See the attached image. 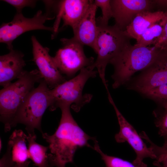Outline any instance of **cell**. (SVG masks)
Listing matches in <instances>:
<instances>
[{
  "instance_id": "f1b7e54d",
  "label": "cell",
  "mask_w": 167,
  "mask_h": 167,
  "mask_svg": "<svg viewBox=\"0 0 167 167\" xmlns=\"http://www.w3.org/2000/svg\"><path fill=\"white\" fill-rule=\"evenodd\" d=\"M30 161H28L22 164H16L15 167H28Z\"/></svg>"
},
{
  "instance_id": "7c38bea8",
  "label": "cell",
  "mask_w": 167,
  "mask_h": 167,
  "mask_svg": "<svg viewBox=\"0 0 167 167\" xmlns=\"http://www.w3.org/2000/svg\"><path fill=\"white\" fill-rule=\"evenodd\" d=\"M92 0H64L56 1L54 11L57 19L53 27L55 32L58 31V22L61 19L63 22L62 27L69 26L74 28L86 14Z\"/></svg>"
},
{
  "instance_id": "cb8c5ba5",
  "label": "cell",
  "mask_w": 167,
  "mask_h": 167,
  "mask_svg": "<svg viewBox=\"0 0 167 167\" xmlns=\"http://www.w3.org/2000/svg\"><path fill=\"white\" fill-rule=\"evenodd\" d=\"M142 94L157 103L167 101V84L147 91Z\"/></svg>"
},
{
  "instance_id": "7402d4cb",
  "label": "cell",
  "mask_w": 167,
  "mask_h": 167,
  "mask_svg": "<svg viewBox=\"0 0 167 167\" xmlns=\"http://www.w3.org/2000/svg\"><path fill=\"white\" fill-rule=\"evenodd\" d=\"M110 0H95L94 3L100 7L102 11V15L96 19L97 26H104L108 25L109 20L113 17V13L110 3Z\"/></svg>"
},
{
  "instance_id": "83f0119b",
  "label": "cell",
  "mask_w": 167,
  "mask_h": 167,
  "mask_svg": "<svg viewBox=\"0 0 167 167\" xmlns=\"http://www.w3.org/2000/svg\"><path fill=\"white\" fill-rule=\"evenodd\" d=\"M154 5L163 10L167 9V0H153Z\"/></svg>"
},
{
  "instance_id": "3957f363",
  "label": "cell",
  "mask_w": 167,
  "mask_h": 167,
  "mask_svg": "<svg viewBox=\"0 0 167 167\" xmlns=\"http://www.w3.org/2000/svg\"><path fill=\"white\" fill-rule=\"evenodd\" d=\"M43 78L38 70L24 71L17 81L3 87L0 91V121L4 125L5 131L13 127L16 113L21 103L34 88L35 83Z\"/></svg>"
},
{
  "instance_id": "e0dca14e",
  "label": "cell",
  "mask_w": 167,
  "mask_h": 167,
  "mask_svg": "<svg viewBox=\"0 0 167 167\" xmlns=\"http://www.w3.org/2000/svg\"><path fill=\"white\" fill-rule=\"evenodd\" d=\"M27 135L21 130H15L10 137L8 144L11 148L13 161L16 164L24 163L30 159L26 145Z\"/></svg>"
},
{
  "instance_id": "5bb4252c",
  "label": "cell",
  "mask_w": 167,
  "mask_h": 167,
  "mask_svg": "<svg viewBox=\"0 0 167 167\" xmlns=\"http://www.w3.org/2000/svg\"><path fill=\"white\" fill-rule=\"evenodd\" d=\"M97 8L93 0L85 15L73 29V38L83 45L91 47L94 51L98 32L96 18Z\"/></svg>"
},
{
  "instance_id": "484cf974",
  "label": "cell",
  "mask_w": 167,
  "mask_h": 167,
  "mask_svg": "<svg viewBox=\"0 0 167 167\" xmlns=\"http://www.w3.org/2000/svg\"><path fill=\"white\" fill-rule=\"evenodd\" d=\"M153 46L167 51V19L163 26L162 34Z\"/></svg>"
},
{
  "instance_id": "52a82bcc",
  "label": "cell",
  "mask_w": 167,
  "mask_h": 167,
  "mask_svg": "<svg viewBox=\"0 0 167 167\" xmlns=\"http://www.w3.org/2000/svg\"><path fill=\"white\" fill-rule=\"evenodd\" d=\"M60 41L62 47L56 52L53 59L62 75L69 78L74 77L78 71L92 66L94 62L93 57L85 55L84 45L73 37L62 38Z\"/></svg>"
},
{
  "instance_id": "ffe728a7",
  "label": "cell",
  "mask_w": 167,
  "mask_h": 167,
  "mask_svg": "<svg viewBox=\"0 0 167 167\" xmlns=\"http://www.w3.org/2000/svg\"><path fill=\"white\" fill-rule=\"evenodd\" d=\"M165 22L155 24L148 28L140 35L135 45L143 47L154 45L161 35Z\"/></svg>"
},
{
  "instance_id": "8992f818",
  "label": "cell",
  "mask_w": 167,
  "mask_h": 167,
  "mask_svg": "<svg viewBox=\"0 0 167 167\" xmlns=\"http://www.w3.org/2000/svg\"><path fill=\"white\" fill-rule=\"evenodd\" d=\"M50 90L46 82L42 79L20 105L15 115L13 127L18 124H22L25 126L28 134L34 132L35 129H36L42 134V118L51 104Z\"/></svg>"
},
{
  "instance_id": "603a6c76",
  "label": "cell",
  "mask_w": 167,
  "mask_h": 167,
  "mask_svg": "<svg viewBox=\"0 0 167 167\" xmlns=\"http://www.w3.org/2000/svg\"><path fill=\"white\" fill-rule=\"evenodd\" d=\"M147 143L156 156L153 164L157 167H167V147L159 146L150 139L148 140Z\"/></svg>"
},
{
  "instance_id": "7a4b0ae2",
  "label": "cell",
  "mask_w": 167,
  "mask_h": 167,
  "mask_svg": "<svg viewBox=\"0 0 167 167\" xmlns=\"http://www.w3.org/2000/svg\"><path fill=\"white\" fill-rule=\"evenodd\" d=\"M167 55V51L156 47L131 45L112 59L109 63L114 67L112 87L117 88L125 84L135 72L144 70Z\"/></svg>"
},
{
  "instance_id": "4fadbf2b",
  "label": "cell",
  "mask_w": 167,
  "mask_h": 167,
  "mask_svg": "<svg viewBox=\"0 0 167 167\" xmlns=\"http://www.w3.org/2000/svg\"><path fill=\"white\" fill-rule=\"evenodd\" d=\"M128 88L141 93L167 84V55L144 70Z\"/></svg>"
},
{
  "instance_id": "9c48e42d",
  "label": "cell",
  "mask_w": 167,
  "mask_h": 167,
  "mask_svg": "<svg viewBox=\"0 0 167 167\" xmlns=\"http://www.w3.org/2000/svg\"><path fill=\"white\" fill-rule=\"evenodd\" d=\"M109 101L113 106L119 125V132L115 135V139L118 143L126 142L135 151L136 156L132 162L139 164L147 158L156 159V156L151 150L143 141L133 126L128 122L119 110L111 95L107 91Z\"/></svg>"
},
{
  "instance_id": "9a60e30c",
  "label": "cell",
  "mask_w": 167,
  "mask_h": 167,
  "mask_svg": "<svg viewBox=\"0 0 167 167\" xmlns=\"http://www.w3.org/2000/svg\"><path fill=\"white\" fill-rule=\"evenodd\" d=\"M24 55L21 51L13 49L0 56V85L3 87L18 79L24 71L26 65Z\"/></svg>"
},
{
  "instance_id": "4316f807",
  "label": "cell",
  "mask_w": 167,
  "mask_h": 167,
  "mask_svg": "<svg viewBox=\"0 0 167 167\" xmlns=\"http://www.w3.org/2000/svg\"><path fill=\"white\" fill-rule=\"evenodd\" d=\"M15 164L12 159L10 147L7 144L6 152L0 159V167H15Z\"/></svg>"
},
{
  "instance_id": "ac0fdd59",
  "label": "cell",
  "mask_w": 167,
  "mask_h": 167,
  "mask_svg": "<svg viewBox=\"0 0 167 167\" xmlns=\"http://www.w3.org/2000/svg\"><path fill=\"white\" fill-rule=\"evenodd\" d=\"M35 132L28 134L27 140L29 154L34 165L38 167H51L46 147L37 143Z\"/></svg>"
},
{
  "instance_id": "8fae6325",
  "label": "cell",
  "mask_w": 167,
  "mask_h": 167,
  "mask_svg": "<svg viewBox=\"0 0 167 167\" xmlns=\"http://www.w3.org/2000/svg\"><path fill=\"white\" fill-rule=\"evenodd\" d=\"M110 3L114 25L123 31L137 14L151 11L154 5L153 0H110Z\"/></svg>"
},
{
  "instance_id": "2e32d148",
  "label": "cell",
  "mask_w": 167,
  "mask_h": 167,
  "mask_svg": "<svg viewBox=\"0 0 167 167\" xmlns=\"http://www.w3.org/2000/svg\"><path fill=\"white\" fill-rule=\"evenodd\" d=\"M167 19V12L145 11L137 14L127 27L126 31L136 40L148 28Z\"/></svg>"
},
{
  "instance_id": "6da1fadb",
  "label": "cell",
  "mask_w": 167,
  "mask_h": 167,
  "mask_svg": "<svg viewBox=\"0 0 167 167\" xmlns=\"http://www.w3.org/2000/svg\"><path fill=\"white\" fill-rule=\"evenodd\" d=\"M70 105L61 106V117L58 126L52 135L45 133L43 138L48 144V153L51 167H65L73 163L77 149L84 147L92 148L89 141L96 140L88 135L79 127L71 112Z\"/></svg>"
},
{
  "instance_id": "5b68a950",
  "label": "cell",
  "mask_w": 167,
  "mask_h": 167,
  "mask_svg": "<svg viewBox=\"0 0 167 167\" xmlns=\"http://www.w3.org/2000/svg\"><path fill=\"white\" fill-rule=\"evenodd\" d=\"M97 73V71L89 66L84 68L77 75L50 89L51 104L49 110L53 111L66 105H70L75 111H79L90 101L92 97L90 94H83L84 85L89 79L95 78Z\"/></svg>"
},
{
  "instance_id": "44dd1931",
  "label": "cell",
  "mask_w": 167,
  "mask_h": 167,
  "mask_svg": "<svg viewBox=\"0 0 167 167\" xmlns=\"http://www.w3.org/2000/svg\"><path fill=\"white\" fill-rule=\"evenodd\" d=\"M93 149L101 156L106 167H148L143 161L138 164H134L119 157L110 156L105 154L101 150L96 140L94 141Z\"/></svg>"
},
{
  "instance_id": "30bf717a",
  "label": "cell",
  "mask_w": 167,
  "mask_h": 167,
  "mask_svg": "<svg viewBox=\"0 0 167 167\" xmlns=\"http://www.w3.org/2000/svg\"><path fill=\"white\" fill-rule=\"evenodd\" d=\"M31 40L33 61L49 88H53L66 81L49 55V48L43 47L34 36H32Z\"/></svg>"
},
{
  "instance_id": "f546056e",
  "label": "cell",
  "mask_w": 167,
  "mask_h": 167,
  "mask_svg": "<svg viewBox=\"0 0 167 167\" xmlns=\"http://www.w3.org/2000/svg\"><path fill=\"white\" fill-rule=\"evenodd\" d=\"M0 151H1V149L2 150V140H1V139H0Z\"/></svg>"
},
{
  "instance_id": "ba28073f",
  "label": "cell",
  "mask_w": 167,
  "mask_h": 167,
  "mask_svg": "<svg viewBox=\"0 0 167 167\" xmlns=\"http://www.w3.org/2000/svg\"><path fill=\"white\" fill-rule=\"evenodd\" d=\"M49 13L43 14L41 10L37 11L31 18L24 17L21 12H17L12 20L3 23L0 27V41L6 45L8 49H13L12 42L25 32L34 30H43L55 33L54 27H48L44 24L46 21L54 19Z\"/></svg>"
},
{
  "instance_id": "277c9868",
  "label": "cell",
  "mask_w": 167,
  "mask_h": 167,
  "mask_svg": "<svg viewBox=\"0 0 167 167\" xmlns=\"http://www.w3.org/2000/svg\"><path fill=\"white\" fill-rule=\"evenodd\" d=\"M98 26V32L94 50L97 57L89 66L97 69L99 76L106 89L108 88L105 77L106 67L111 60L131 44L132 38L126 31L114 25Z\"/></svg>"
},
{
  "instance_id": "d4e9b609",
  "label": "cell",
  "mask_w": 167,
  "mask_h": 167,
  "mask_svg": "<svg viewBox=\"0 0 167 167\" xmlns=\"http://www.w3.org/2000/svg\"><path fill=\"white\" fill-rule=\"evenodd\" d=\"M14 7L17 11V12H21L24 8L29 7L34 8L37 2L33 0H2Z\"/></svg>"
},
{
  "instance_id": "d6986e66",
  "label": "cell",
  "mask_w": 167,
  "mask_h": 167,
  "mask_svg": "<svg viewBox=\"0 0 167 167\" xmlns=\"http://www.w3.org/2000/svg\"><path fill=\"white\" fill-rule=\"evenodd\" d=\"M158 107L153 111L154 123L158 133L164 139L163 145L167 147V101L157 103Z\"/></svg>"
}]
</instances>
